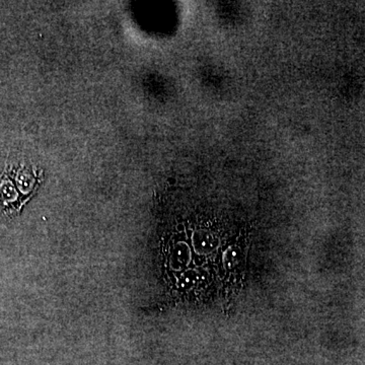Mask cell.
<instances>
[{
	"label": "cell",
	"instance_id": "6da1fadb",
	"mask_svg": "<svg viewBox=\"0 0 365 365\" xmlns=\"http://www.w3.org/2000/svg\"><path fill=\"white\" fill-rule=\"evenodd\" d=\"M14 198L13 186L7 181H4L0 185V200L2 202H11Z\"/></svg>",
	"mask_w": 365,
	"mask_h": 365
},
{
	"label": "cell",
	"instance_id": "7a4b0ae2",
	"mask_svg": "<svg viewBox=\"0 0 365 365\" xmlns=\"http://www.w3.org/2000/svg\"><path fill=\"white\" fill-rule=\"evenodd\" d=\"M178 230L180 231H184V226H178Z\"/></svg>",
	"mask_w": 365,
	"mask_h": 365
}]
</instances>
